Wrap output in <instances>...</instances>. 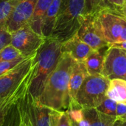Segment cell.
<instances>
[{
    "label": "cell",
    "instance_id": "obj_23",
    "mask_svg": "<svg viewBox=\"0 0 126 126\" xmlns=\"http://www.w3.org/2000/svg\"><path fill=\"white\" fill-rule=\"evenodd\" d=\"M126 3V0H100L98 11L100 10H107L118 14Z\"/></svg>",
    "mask_w": 126,
    "mask_h": 126
},
{
    "label": "cell",
    "instance_id": "obj_2",
    "mask_svg": "<svg viewBox=\"0 0 126 126\" xmlns=\"http://www.w3.org/2000/svg\"><path fill=\"white\" fill-rule=\"evenodd\" d=\"M62 42L48 38L37 51L34 58V67L29 86V92L38 100L45 83L56 68L62 55Z\"/></svg>",
    "mask_w": 126,
    "mask_h": 126
},
{
    "label": "cell",
    "instance_id": "obj_35",
    "mask_svg": "<svg viewBox=\"0 0 126 126\" xmlns=\"http://www.w3.org/2000/svg\"><path fill=\"white\" fill-rule=\"evenodd\" d=\"M124 18H125V19H126V17H124Z\"/></svg>",
    "mask_w": 126,
    "mask_h": 126
},
{
    "label": "cell",
    "instance_id": "obj_20",
    "mask_svg": "<svg viewBox=\"0 0 126 126\" xmlns=\"http://www.w3.org/2000/svg\"><path fill=\"white\" fill-rule=\"evenodd\" d=\"M22 0H0V29L4 28L6 21L16 7Z\"/></svg>",
    "mask_w": 126,
    "mask_h": 126
},
{
    "label": "cell",
    "instance_id": "obj_14",
    "mask_svg": "<svg viewBox=\"0 0 126 126\" xmlns=\"http://www.w3.org/2000/svg\"><path fill=\"white\" fill-rule=\"evenodd\" d=\"M27 92L8 108L1 126H24L25 95Z\"/></svg>",
    "mask_w": 126,
    "mask_h": 126
},
{
    "label": "cell",
    "instance_id": "obj_32",
    "mask_svg": "<svg viewBox=\"0 0 126 126\" xmlns=\"http://www.w3.org/2000/svg\"><path fill=\"white\" fill-rule=\"evenodd\" d=\"M118 15L123 16V17H126V3L124 4V6L121 8V10L119 11Z\"/></svg>",
    "mask_w": 126,
    "mask_h": 126
},
{
    "label": "cell",
    "instance_id": "obj_22",
    "mask_svg": "<svg viewBox=\"0 0 126 126\" xmlns=\"http://www.w3.org/2000/svg\"><path fill=\"white\" fill-rule=\"evenodd\" d=\"M117 103L114 100H111L109 97H106L103 103L98 106L96 109L100 112L105 114L109 116L116 117L117 115Z\"/></svg>",
    "mask_w": 126,
    "mask_h": 126
},
{
    "label": "cell",
    "instance_id": "obj_36",
    "mask_svg": "<svg viewBox=\"0 0 126 126\" xmlns=\"http://www.w3.org/2000/svg\"></svg>",
    "mask_w": 126,
    "mask_h": 126
},
{
    "label": "cell",
    "instance_id": "obj_25",
    "mask_svg": "<svg viewBox=\"0 0 126 126\" xmlns=\"http://www.w3.org/2000/svg\"><path fill=\"white\" fill-rule=\"evenodd\" d=\"M28 58V57H27ZM27 58H19L13 61H4L0 63V76L4 75L7 72L10 71L13 68H15L16 66H18L20 63H21L23 61H24Z\"/></svg>",
    "mask_w": 126,
    "mask_h": 126
},
{
    "label": "cell",
    "instance_id": "obj_33",
    "mask_svg": "<svg viewBox=\"0 0 126 126\" xmlns=\"http://www.w3.org/2000/svg\"><path fill=\"white\" fill-rule=\"evenodd\" d=\"M24 126H33L32 125L30 120H29L26 112H25V114H24Z\"/></svg>",
    "mask_w": 126,
    "mask_h": 126
},
{
    "label": "cell",
    "instance_id": "obj_30",
    "mask_svg": "<svg viewBox=\"0 0 126 126\" xmlns=\"http://www.w3.org/2000/svg\"><path fill=\"white\" fill-rule=\"evenodd\" d=\"M126 41V21L125 23V25H124V28H123V32L118 40V42H123V41Z\"/></svg>",
    "mask_w": 126,
    "mask_h": 126
},
{
    "label": "cell",
    "instance_id": "obj_26",
    "mask_svg": "<svg viewBox=\"0 0 126 126\" xmlns=\"http://www.w3.org/2000/svg\"><path fill=\"white\" fill-rule=\"evenodd\" d=\"M100 0H85L84 15L89 16L94 14L98 11Z\"/></svg>",
    "mask_w": 126,
    "mask_h": 126
},
{
    "label": "cell",
    "instance_id": "obj_13",
    "mask_svg": "<svg viewBox=\"0 0 126 126\" xmlns=\"http://www.w3.org/2000/svg\"><path fill=\"white\" fill-rule=\"evenodd\" d=\"M117 120L116 117L103 114L96 109L83 108L81 120L76 123L72 124V126H112Z\"/></svg>",
    "mask_w": 126,
    "mask_h": 126
},
{
    "label": "cell",
    "instance_id": "obj_7",
    "mask_svg": "<svg viewBox=\"0 0 126 126\" xmlns=\"http://www.w3.org/2000/svg\"><path fill=\"white\" fill-rule=\"evenodd\" d=\"M95 14L106 42L109 45L117 43L126 21L124 17L107 10H100Z\"/></svg>",
    "mask_w": 126,
    "mask_h": 126
},
{
    "label": "cell",
    "instance_id": "obj_29",
    "mask_svg": "<svg viewBox=\"0 0 126 126\" xmlns=\"http://www.w3.org/2000/svg\"><path fill=\"white\" fill-rule=\"evenodd\" d=\"M110 46H112V47H117V48H120V49H122L126 50V41H123V42L115 43V44H111V45H110Z\"/></svg>",
    "mask_w": 126,
    "mask_h": 126
},
{
    "label": "cell",
    "instance_id": "obj_24",
    "mask_svg": "<svg viewBox=\"0 0 126 126\" xmlns=\"http://www.w3.org/2000/svg\"><path fill=\"white\" fill-rule=\"evenodd\" d=\"M22 57L24 56L18 52V50H17L11 44L7 45L0 51V63L4 61H13Z\"/></svg>",
    "mask_w": 126,
    "mask_h": 126
},
{
    "label": "cell",
    "instance_id": "obj_21",
    "mask_svg": "<svg viewBox=\"0 0 126 126\" xmlns=\"http://www.w3.org/2000/svg\"><path fill=\"white\" fill-rule=\"evenodd\" d=\"M50 126H72L67 111L51 109Z\"/></svg>",
    "mask_w": 126,
    "mask_h": 126
},
{
    "label": "cell",
    "instance_id": "obj_17",
    "mask_svg": "<svg viewBox=\"0 0 126 126\" xmlns=\"http://www.w3.org/2000/svg\"><path fill=\"white\" fill-rule=\"evenodd\" d=\"M61 1L62 0H53L44 17L41 26V33L46 38H49L52 35Z\"/></svg>",
    "mask_w": 126,
    "mask_h": 126
},
{
    "label": "cell",
    "instance_id": "obj_3",
    "mask_svg": "<svg viewBox=\"0 0 126 126\" xmlns=\"http://www.w3.org/2000/svg\"><path fill=\"white\" fill-rule=\"evenodd\" d=\"M35 54L0 76V110L12 105L29 90Z\"/></svg>",
    "mask_w": 126,
    "mask_h": 126
},
{
    "label": "cell",
    "instance_id": "obj_31",
    "mask_svg": "<svg viewBox=\"0 0 126 126\" xmlns=\"http://www.w3.org/2000/svg\"><path fill=\"white\" fill-rule=\"evenodd\" d=\"M10 106H11V105H10ZM10 106H8L7 108L4 109H3V110H0V126H1V123H2V122H3V120H4L5 113H6L7 110L8 109V108H9Z\"/></svg>",
    "mask_w": 126,
    "mask_h": 126
},
{
    "label": "cell",
    "instance_id": "obj_9",
    "mask_svg": "<svg viewBox=\"0 0 126 126\" xmlns=\"http://www.w3.org/2000/svg\"><path fill=\"white\" fill-rule=\"evenodd\" d=\"M76 34L80 40L94 50L109 46L103 37L95 13L85 16V18Z\"/></svg>",
    "mask_w": 126,
    "mask_h": 126
},
{
    "label": "cell",
    "instance_id": "obj_12",
    "mask_svg": "<svg viewBox=\"0 0 126 126\" xmlns=\"http://www.w3.org/2000/svg\"><path fill=\"white\" fill-rule=\"evenodd\" d=\"M93 51L94 49L80 40L77 34L62 44V52L69 54L76 61H84Z\"/></svg>",
    "mask_w": 126,
    "mask_h": 126
},
{
    "label": "cell",
    "instance_id": "obj_4",
    "mask_svg": "<svg viewBox=\"0 0 126 126\" xmlns=\"http://www.w3.org/2000/svg\"><path fill=\"white\" fill-rule=\"evenodd\" d=\"M84 7L85 0H62L49 38L63 43L76 34L85 18Z\"/></svg>",
    "mask_w": 126,
    "mask_h": 126
},
{
    "label": "cell",
    "instance_id": "obj_27",
    "mask_svg": "<svg viewBox=\"0 0 126 126\" xmlns=\"http://www.w3.org/2000/svg\"><path fill=\"white\" fill-rule=\"evenodd\" d=\"M11 42V33L5 28L0 29V51Z\"/></svg>",
    "mask_w": 126,
    "mask_h": 126
},
{
    "label": "cell",
    "instance_id": "obj_34",
    "mask_svg": "<svg viewBox=\"0 0 126 126\" xmlns=\"http://www.w3.org/2000/svg\"><path fill=\"white\" fill-rule=\"evenodd\" d=\"M112 126H126V121H122L117 120V122Z\"/></svg>",
    "mask_w": 126,
    "mask_h": 126
},
{
    "label": "cell",
    "instance_id": "obj_8",
    "mask_svg": "<svg viewBox=\"0 0 126 126\" xmlns=\"http://www.w3.org/2000/svg\"><path fill=\"white\" fill-rule=\"evenodd\" d=\"M102 75L109 80H126V51L109 45L105 55Z\"/></svg>",
    "mask_w": 126,
    "mask_h": 126
},
{
    "label": "cell",
    "instance_id": "obj_10",
    "mask_svg": "<svg viewBox=\"0 0 126 126\" xmlns=\"http://www.w3.org/2000/svg\"><path fill=\"white\" fill-rule=\"evenodd\" d=\"M38 1L22 0L10 15L4 28L12 32L24 25L29 24Z\"/></svg>",
    "mask_w": 126,
    "mask_h": 126
},
{
    "label": "cell",
    "instance_id": "obj_1",
    "mask_svg": "<svg viewBox=\"0 0 126 126\" xmlns=\"http://www.w3.org/2000/svg\"><path fill=\"white\" fill-rule=\"evenodd\" d=\"M75 63L69 54L63 52L60 61L48 78L38 101L51 109L66 111L71 103L69 83Z\"/></svg>",
    "mask_w": 126,
    "mask_h": 126
},
{
    "label": "cell",
    "instance_id": "obj_5",
    "mask_svg": "<svg viewBox=\"0 0 126 126\" xmlns=\"http://www.w3.org/2000/svg\"><path fill=\"white\" fill-rule=\"evenodd\" d=\"M108 78L103 75H88L79 89L73 102L85 109H96L107 97L109 85Z\"/></svg>",
    "mask_w": 126,
    "mask_h": 126
},
{
    "label": "cell",
    "instance_id": "obj_15",
    "mask_svg": "<svg viewBox=\"0 0 126 126\" xmlns=\"http://www.w3.org/2000/svg\"><path fill=\"white\" fill-rule=\"evenodd\" d=\"M89 75L84 61H76L72 67L69 78V89L71 103L75 99L76 94L83 83L85 78Z\"/></svg>",
    "mask_w": 126,
    "mask_h": 126
},
{
    "label": "cell",
    "instance_id": "obj_16",
    "mask_svg": "<svg viewBox=\"0 0 126 126\" xmlns=\"http://www.w3.org/2000/svg\"><path fill=\"white\" fill-rule=\"evenodd\" d=\"M109 46L98 50H94L84 61L89 75H102L105 55Z\"/></svg>",
    "mask_w": 126,
    "mask_h": 126
},
{
    "label": "cell",
    "instance_id": "obj_6",
    "mask_svg": "<svg viewBox=\"0 0 126 126\" xmlns=\"http://www.w3.org/2000/svg\"><path fill=\"white\" fill-rule=\"evenodd\" d=\"M10 33V44L26 58L35 54L46 41V38L35 32L29 24Z\"/></svg>",
    "mask_w": 126,
    "mask_h": 126
},
{
    "label": "cell",
    "instance_id": "obj_18",
    "mask_svg": "<svg viewBox=\"0 0 126 126\" xmlns=\"http://www.w3.org/2000/svg\"><path fill=\"white\" fill-rule=\"evenodd\" d=\"M53 0H38L35 7L34 12L29 22L30 27L37 33L42 35L41 26L44 17L51 5Z\"/></svg>",
    "mask_w": 126,
    "mask_h": 126
},
{
    "label": "cell",
    "instance_id": "obj_11",
    "mask_svg": "<svg viewBox=\"0 0 126 126\" xmlns=\"http://www.w3.org/2000/svg\"><path fill=\"white\" fill-rule=\"evenodd\" d=\"M25 112L33 126H50L51 109L34 99L29 90L25 95Z\"/></svg>",
    "mask_w": 126,
    "mask_h": 126
},
{
    "label": "cell",
    "instance_id": "obj_19",
    "mask_svg": "<svg viewBox=\"0 0 126 126\" xmlns=\"http://www.w3.org/2000/svg\"><path fill=\"white\" fill-rule=\"evenodd\" d=\"M106 97L117 103H126V80L115 78L110 80Z\"/></svg>",
    "mask_w": 126,
    "mask_h": 126
},
{
    "label": "cell",
    "instance_id": "obj_28",
    "mask_svg": "<svg viewBox=\"0 0 126 126\" xmlns=\"http://www.w3.org/2000/svg\"><path fill=\"white\" fill-rule=\"evenodd\" d=\"M116 117L119 120L126 121V103H117Z\"/></svg>",
    "mask_w": 126,
    "mask_h": 126
}]
</instances>
